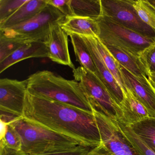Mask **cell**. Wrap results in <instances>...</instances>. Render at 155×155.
<instances>
[{"label": "cell", "mask_w": 155, "mask_h": 155, "mask_svg": "<svg viewBox=\"0 0 155 155\" xmlns=\"http://www.w3.org/2000/svg\"><path fill=\"white\" fill-rule=\"evenodd\" d=\"M22 117L32 124L93 148L101 143L93 113L27 91Z\"/></svg>", "instance_id": "6da1fadb"}, {"label": "cell", "mask_w": 155, "mask_h": 155, "mask_svg": "<svg viewBox=\"0 0 155 155\" xmlns=\"http://www.w3.org/2000/svg\"><path fill=\"white\" fill-rule=\"evenodd\" d=\"M27 80L30 94L93 113L84 91L76 80L66 79L47 70L37 71Z\"/></svg>", "instance_id": "7a4b0ae2"}, {"label": "cell", "mask_w": 155, "mask_h": 155, "mask_svg": "<svg viewBox=\"0 0 155 155\" xmlns=\"http://www.w3.org/2000/svg\"><path fill=\"white\" fill-rule=\"evenodd\" d=\"M10 125L19 135L21 150L26 155H47L69 151L81 145L73 139L34 125L22 117Z\"/></svg>", "instance_id": "3957f363"}, {"label": "cell", "mask_w": 155, "mask_h": 155, "mask_svg": "<svg viewBox=\"0 0 155 155\" xmlns=\"http://www.w3.org/2000/svg\"><path fill=\"white\" fill-rule=\"evenodd\" d=\"M97 21V38L104 45L118 47L139 57L144 50L155 43V38L141 35L107 17L101 16Z\"/></svg>", "instance_id": "277c9868"}, {"label": "cell", "mask_w": 155, "mask_h": 155, "mask_svg": "<svg viewBox=\"0 0 155 155\" xmlns=\"http://www.w3.org/2000/svg\"><path fill=\"white\" fill-rule=\"evenodd\" d=\"M75 80L80 84L92 109L113 120H121L122 110L94 73L81 67L72 71Z\"/></svg>", "instance_id": "5b68a950"}, {"label": "cell", "mask_w": 155, "mask_h": 155, "mask_svg": "<svg viewBox=\"0 0 155 155\" xmlns=\"http://www.w3.org/2000/svg\"><path fill=\"white\" fill-rule=\"evenodd\" d=\"M66 17L56 8L48 4L38 14L29 20L12 28L0 29V35L26 42H46L51 25L61 23Z\"/></svg>", "instance_id": "8992f818"}, {"label": "cell", "mask_w": 155, "mask_h": 155, "mask_svg": "<svg viewBox=\"0 0 155 155\" xmlns=\"http://www.w3.org/2000/svg\"><path fill=\"white\" fill-rule=\"evenodd\" d=\"M133 0H101V16L141 35L155 38L154 31L141 20L133 7Z\"/></svg>", "instance_id": "52a82bcc"}, {"label": "cell", "mask_w": 155, "mask_h": 155, "mask_svg": "<svg viewBox=\"0 0 155 155\" xmlns=\"http://www.w3.org/2000/svg\"><path fill=\"white\" fill-rule=\"evenodd\" d=\"M101 141L114 155H140L123 135L116 120L93 110Z\"/></svg>", "instance_id": "ba28073f"}, {"label": "cell", "mask_w": 155, "mask_h": 155, "mask_svg": "<svg viewBox=\"0 0 155 155\" xmlns=\"http://www.w3.org/2000/svg\"><path fill=\"white\" fill-rule=\"evenodd\" d=\"M27 80L0 79V110L22 117L27 92Z\"/></svg>", "instance_id": "9c48e42d"}, {"label": "cell", "mask_w": 155, "mask_h": 155, "mask_svg": "<svg viewBox=\"0 0 155 155\" xmlns=\"http://www.w3.org/2000/svg\"><path fill=\"white\" fill-rule=\"evenodd\" d=\"M124 87L147 110L150 116L155 117V89L145 76H136L119 64Z\"/></svg>", "instance_id": "30bf717a"}, {"label": "cell", "mask_w": 155, "mask_h": 155, "mask_svg": "<svg viewBox=\"0 0 155 155\" xmlns=\"http://www.w3.org/2000/svg\"><path fill=\"white\" fill-rule=\"evenodd\" d=\"M81 36L86 43L92 57L96 69L95 75L107 90L114 101L120 107L124 99V92L103 61L96 46V38Z\"/></svg>", "instance_id": "8fae6325"}, {"label": "cell", "mask_w": 155, "mask_h": 155, "mask_svg": "<svg viewBox=\"0 0 155 155\" xmlns=\"http://www.w3.org/2000/svg\"><path fill=\"white\" fill-rule=\"evenodd\" d=\"M68 36L60 23H56L51 25L45 43L48 49V58L53 62L68 66L73 70L76 68L71 59Z\"/></svg>", "instance_id": "7c38bea8"}, {"label": "cell", "mask_w": 155, "mask_h": 155, "mask_svg": "<svg viewBox=\"0 0 155 155\" xmlns=\"http://www.w3.org/2000/svg\"><path fill=\"white\" fill-rule=\"evenodd\" d=\"M48 55L45 42H27L0 63V73L21 61L32 58H48Z\"/></svg>", "instance_id": "4fadbf2b"}, {"label": "cell", "mask_w": 155, "mask_h": 155, "mask_svg": "<svg viewBox=\"0 0 155 155\" xmlns=\"http://www.w3.org/2000/svg\"><path fill=\"white\" fill-rule=\"evenodd\" d=\"M48 5L47 0H28L12 16L0 24V29L12 28L29 20Z\"/></svg>", "instance_id": "5bb4252c"}, {"label": "cell", "mask_w": 155, "mask_h": 155, "mask_svg": "<svg viewBox=\"0 0 155 155\" xmlns=\"http://www.w3.org/2000/svg\"><path fill=\"white\" fill-rule=\"evenodd\" d=\"M126 89L127 92L124 93V99L120 106L123 113L120 121L130 125L150 117L145 106L135 98L128 89Z\"/></svg>", "instance_id": "9a60e30c"}, {"label": "cell", "mask_w": 155, "mask_h": 155, "mask_svg": "<svg viewBox=\"0 0 155 155\" xmlns=\"http://www.w3.org/2000/svg\"><path fill=\"white\" fill-rule=\"evenodd\" d=\"M61 28L67 33L80 36H90L98 38L99 27L97 20L90 18L71 17L66 18L60 23Z\"/></svg>", "instance_id": "2e32d148"}, {"label": "cell", "mask_w": 155, "mask_h": 155, "mask_svg": "<svg viewBox=\"0 0 155 155\" xmlns=\"http://www.w3.org/2000/svg\"><path fill=\"white\" fill-rule=\"evenodd\" d=\"M105 46L117 62L131 74L148 77L147 71L140 57L115 46Z\"/></svg>", "instance_id": "e0dca14e"}, {"label": "cell", "mask_w": 155, "mask_h": 155, "mask_svg": "<svg viewBox=\"0 0 155 155\" xmlns=\"http://www.w3.org/2000/svg\"><path fill=\"white\" fill-rule=\"evenodd\" d=\"M74 17L97 19L101 16V0H71Z\"/></svg>", "instance_id": "ac0fdd59"}, {"label": "cell", "mask_w": 155, "mask_h": 155, "mask_svg": "<svg viewBox=\"0 0 155 155\" xmlns=\"http://www.w3.org/2000/svg\"><path fill=\"white\" fill-rule=\"evenodd\" d=\"M68 36L71 38L76 60L80 63L81 67L95 74L96 69L93 59L81 36L75 34H70Z\"/></svg>", "instance_id": "d6986e66"}, {"label": "cell", "mask_w": 155, "mask_h": 155, "mask_svg": "<svg viewBox=\"0 0 155 155\" xmlns=\"http://www.w3.org/2000/svg\"><path fill=\"white\" fill-rule=\"evenodd\" d=\"M129 126L155 152V117H149Z\"/></svg>", "instance_id": "ffe728a7"}, {"label": "cell", "mask_w": 155, "mask_h": 155, "mask_svg": "<svg viewBox=\"0 0 155 155\" xmlns=\"http://www.w3.org/2000/svg\"><path fill=\"white\" fill-rule=\"evenodd\" d=\"M95 40L97 48L105 65L114 76L119 85L121 87L123 92L125 93L127 92V89L124 87V82L121 77V72L119 68V63L115 59L106 46L101 43L97 38H96Z\"/></svg>", "instance_id": "44dd1931"}, {"label": "cell", "mask_w": 155, "mask_h": 155, "mask_svg": "<svg viewBox=\"0 0 155 155\" xmlns=\"http://www.w3.org/2000/svg\"><path fill=\"white\" fill-rule=\"evenodd\" d=\"M116 121L123 135L140 155H155V152L133 131L130 126L120 120Z\"/></svg>", "instance_id": "7402d4cb"}, {"label": "cell", "mask_w": 155, "mask_h": 155, "mask_svg": "<svg viewBox=\"0 0 155 155\" xmlns=\"http://www.w3.org/2000/svg\"><path fill=\"white\" fill-rule=\"evenodd\" d=\"M133 7L141 20L155 32V6L149 0H137Z\"/></svg>", "instance_id": "603a6c76"}, {"label": "cell", "mask_w": 155, "mask_h": 155, "mask_svg": "<svg viewBox=\"0 0 155 155\" xmlns=\"http://www.w3.org/2000/svg\"><path fill=\"white\" fill-rule=\"evenodd\" d=\"M27 42L22 40L9 38L0 35V63Z\"/></svg>", "instance_id": "cb8c5ba5"}, {"label": "cell", "mask_w": 155, "mask_h": 155, "mask_svg": "<svg viewBox=\"0 0 155 155\" xmlns=\"http://www.w3.org/2000/svg\"><path fill=\"white\" fill-rule=\"evenodd\" d=\"M28 0H0V24L12 16Z\"/></svg>", "instance_id": "d4e9b609"}, {"label": "cell", "mask_w": 155, "mask_h": 155, "mask_svg": "<svg viewBox=\"0 0 155 155\" xmlns=\"http://www.w3.org/2000/svg\"><path fill=\"white\" fill-rule=\"evenodd\" d=\"M147 71L148 76L155 72V43L144 50L140 56Z\"/></svg>", "instance_id": "484cf974"}, {"label": "cell", "mask_w": 155, "mask_h": 155, "mask_svg": "<svg viewBox=\"0 0 155 155\" xmlns=\"http://www.w3.org/2000/svg\"><path fill=\"white\" fill-rule=\"evenodd\" d=\"M0 143L5 146L17 150H21V141L20 137L16 130L8 125V131L3 139L0 140Z\"/></svg>", "instance_id": "4316f807"}, {"label": "cell", "mask_w": 155, "mask_h": 155, "mask_svg": "<svg viewBox=\"0 0 155 155\" xmlns=\"http://www.w3.org/2000/svg\"><path fill=\"white\" fill-rule=\"evenodd\" d=\"M49 5L55 7L66 18L74 17L71 7V0H47Z\"/></svg>", "instance_id": "83f0119b"}, {"label": "cell", "mask_w": 155, "mask_h": 155, "mask_svg": "<svg viewBox=\"0 0 155 155\" xmlns=\"http://www.w3.org/2000/svg\"><path fill=\"white\" fill-rule=\"evenodd\" d=\"M91 148H92L90 147L80 145L75 149L69 151L53 153L47 155H87Z\"/></svg>", "instance_id": "f1b7e54d"}, {"label": "cell", "mask_w": 155, "mask_h": 155, "mask_svg": "<svg viewBox=\"0 0 155 155\" xmlns=\"http://www.w3.org/2000/svg\"><path fill=\"white\" fill-rule=\"evenodd\" d=\"M87 155H114L101 142L100 145L92 148Z\"/></svg>", "instance_id": "f546056e"}, {"label": "cell", "mask_w": 155, "mask_h": 155, "mask_svg": "<svg viewBox=\"0 0 155 155\" xmlns=\"http://www.w3.org/2000/svg\"><path fill=\"white\" fill-rule=\"evenodd\" d=\"M0 120H2L4 122H7L10 124L14 122L17 120L18 119L22 117H20L11 112L0 110Z\"/></svg>", "instance_id": "4dcf8cb0"}, {"label": "cell", "mask_w": 155, "mask_h": 155, "mask_svg": "<svg viewBox=\"0 0 155 155\" xmlns=\"http://www.w3.org/2000/svg\"><path fill=\"white\" fill-rule=\"evenodd\" d=\"M0 155H26L21 150L9 148L2 143H0Z\"/></svg>", "instance_id": "1f68e13d"}, {"label": "cell", "mask_w": 155, "mask_h": 155, "mask_svg": "<svg viewBox=\"0 0 155 155\" xmlns=\"http://www.w3.org/2000/svg\"><path fill=\"white\" fill-rule=\"evenodd\" d=\"M8 124L2 120H0V140L3 139L8 131Z\"/></svg>", "instance_id": "d6a6232c"}, {"label": "cell", "mask_w": 155, "mask_h": 155, "mask_svg": "<svg viewBox=\"0 0 155 155\" xmlns=\"http://www.w3.org/2000/svg\"><path fill=\"white\" fill-rule=\"evenodd\" d=\"M149 81L150 82L152 87L155 89V76L152 75H149L148 76Z\"/></svg>", "instance_id": "836d02e7"}, {"label": "cell", "mask_w": 155, "mask_h": 155, "mask_svg": "<svg viewBox=\"0 0 155 155\" xmlns=\"http://www.w3.org/2000/svg\"><path fill=\"white\" fill-rule=\"evenodd\" d=\"M150 3L155 6V0H149Z\"/></svg>", "instance_id": "e575fe53"}, {"label": "cell", "mask_w": 155, "mask_h": 155, "mask_svg": "<svg viewBox=\"0 0 155 155\" xmlns=\"http://www.w3.org/2000/svg\"><path fill=\"white\" fill-rule=\"evenodd\" d=\"M149 75H154V76H155V72L154 73H153V74H149Z\"/></svg>", "instance_id": "d590c367"}]
</instances>
